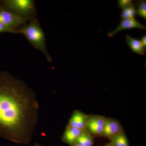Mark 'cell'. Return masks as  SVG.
I'll list each match as a JSON object with an SVG mask.
<instances>
[{"label":"cell","mask_w":146,"mask_h":146,"mask_svg":"<svg viewBox=\"0 0 146 146\" xmlns=\"http://www.w3.org/2000/svg\"><path fill=\"white\" fill-rule=\"evenodd\" d=\"M126 42L133 52L140 55H144L145 54L146 49L144 48L140 40L129 35H126Z\"/></svg>","instance_id":"obj_10"},{"label":"cell","mask_w":146,"mask_h":146,"mask_svg":"<svg viewBox=\"0 0 146 146\" xmlns=\"http://www.w3.org/2000/svg\"><path fill=\"white\" fill-rule=\"evenodd\" d=\"M117 1L118 7L123 9L133 3L134 1L133 0H119Z\"/></svg>","instance_id":"obj_15"},{"label":"cell","mask_w":146,"mask_h":146,"mask_svg":"<svg viewBox=\"0 0 146 146\" xmlns=\"http://www.w3.org/2000/svg\"><path fill=\"white\" fill-rule=\"evenodd\" d=\"M122 131L121 126L118 121L112 118H106L102 136L110 140Z\"/></svg>","instance_id":"obj_6"},{"label":"cell","mask_w":146,"mask_h":146,"mask_svg":"<svg viewBox=\"0 0 146 146\" xmlns=\"http://www.w3.org/2000/svg\"><path fill=\"white\" fill-rule=\"evenodd\" d=\"M39 106L34 91L23 80L0 72V136L29 145L38 120Z\"/></svg>","instance_id":"obj_1"},{"label":"cell","mask_w":146,"mask_h":146,"mask_svg":"<svg viewBox=\"0 0 146 146\" xmlns=\"http://www.w3.org/2000/svg\"><path fill=\"white\" fill-rule=\"evenodd\" d=\"M141 44L143 46L144 48L146 49V35L145 34L144 35L141 37Z\"/></svg>","instance_id":"obj_17"},{"label":"cell","mask_w":146,"mask_h":146,"mask_svg":"<svg viewBox=\"0 0 146 146\" xmlns=\"http://www.w3.org/2000/svg\"><path fill=\"white\" fill-rule=\"evenodd\" d=\"M8 33L18 34L17 32L13 31L8 29L0 22V33Z\"/></svg>","instance_id":"obj_16"},{"label":"cell","mask_w":146,"mask_h":146,"mask_svg":"<svg viewBox=\"0 0 146 146\" xmlns=\"http://www.w3.org/2000/svg\"><path fill=\"white\" fill-rule=\"evenodd\" d=\"M138 8L136 9V13L138 16L146 20V1H139L136 3Z\"/></svg>","instance_id":"obj_14"},{"label":"cell","mask_w":146,"mask_h":146,"mask_svg":"<svg viewBox=\"0 0 146 146\" xmlns=\"http://www.w3.org/2000/svg\"><path fill=\"white\" fill-rule=\"evenodd\" d=\"M138 29H146L145 26L141 24L136 19L133 20H122L119 25L112 31L108 33L110 37H113L119 32L124 30Z\"/></svg>","instance_id":"obj_7"},{"label":"cell","mask_w":146,"mask_h":146,"mask_svg":"<svg viewBox=\"0 0 146 146\" xmlns=\"http://www.w3.org/2000/svg\"><path fill=\"white\" fill-rule=\"evenodd\" d=\"M136 14V5L132 3L123 9L121 17L122 20H133L135 19Z\"/></svg>","instance_id":"obj_12"},{"label":"cell","mask_w":146,"mask_h":146,"mask_svg":"<svg viewBox=\"0 0 146 146\" xmlns=\"http://www.w3.org/2000/svg\"><path fill=\"white\" fill-rule=\"evenodd\" d=\"M88 116L83 112L76 110L73 112L67 126L76 128L81 130H85Z\"/></svg>","instance_id":"obj_8"},{"label":"cell","mask_w":146,"mask_h":146,"mask_svg":"<svg viewBox=\"0 0 146 146\" xmlns=\"http://www.w3.org/2000/svg\"><path fill=\"white\" fill-rule=\"evenodd\" d=\"M76 143L82 146H93L94 140L93 136L85 129L82 131Z\"/></svg>","instance_id":"obj_11"},{"label":"cell","mask_w":146,"mask_h":146,"mask_svg":"<svg viewBox=\"0 0 146 146\" xmlns=\"http://www.w3.org/2000/svg\"><path fill=\"white\" fill-rule=\"evenodd\" d=\"M0 22L8 29L20 34L19 29L27 23L15 14L0 7Z\"/></svg>","instance_id":"obj_4"},{"label":"cell","mask_w":146,"mask_h":146,"mask_svg":"<svg viewBox=\"0 0 146 146\" xmlns=\"http://www.w3.org/2000/svg\"><path fill=\"white\" fill-rule=\"evenodd\" d=\"M18 31L20 34L24 35L33 46L44 54L48 61H52L47 51L44 32L36 17L30 20Z\"/></svg>","instance_id":"obj_2"},{"label":"cell","mask_w":146,"mask_h":146,"mask_svg":"<svg viewBox=\"0 0 146 146\" xmlns=\"http://www.w3.org/2000/svg\"><path fill=\"white\" fill-rule=\"evenodd\" d=\"M104 146H113V145H112V143L110 142V143L106 144V145H105Z\"/></svg>","instance_id":"obj_18"},{"label":"cell","mask_w":146,"mask_h":146,"mask_svg":"<svg viewBox=\"0 0 146 146\" xmlns=\"http://www.w3.org/2000/svg\"><path fill=\"white\" fill-rule=\"evenodd\" d=\"M106 120L103 116L88 115L85 130L92 136H102Z\"/></svg>","instance_id":"obj_5"},{"label":"cell","mask_w":146,"mask_h":146,"mask_svg":"<svg viewBox=\"0 0 146 146\" xmlns=\"http://www.w3.org/2000/svg\"><path fill=\"white\" fill-rule=\"evenodd\" d=\"M82 146L80 145H79V144L76 143L74 145V146Z\"/></svg>","instance_id":"obj_20"},{"label":"cell","mask_w":146,"mask_h":146,"mask_svg":"<svg viewBox=\"0 0 146 146\" xmlns=\"http://www.w3.org/2000/svg\"><path fill=\"white\" fill-rule=\"evenodd\" d=\"M34 146H42L41 145H40V144L38 143H36L35 144Z\"/></svg>","instance_id":"obj_19"},{"label":"cell","mask_w":146,"mask_h":146,"mask_svg":"<svg viewBox=\"0 0 146 146\" xmlns=\"http://www.w3.org/2000/svg\"><path fill=\"white\" fill-rule=\"evenodd\" d=\"M82 131L76 128L67 126L62 136V141L70 146H73Z\"/></svg>","instance_id":"obj_9"},{"label":"cell","mask_w":146,"mask_h":146,"mask_svg":"<svg viewBox=\"0 0 146 146\" xmlns=\"http://www.w3.org/2000/svg\"><path fill=\"white\" fill-rule=\"evenodd\" d=\"M1 7L12 12L27 23L37 14L33 0H3L0 1Z\"/></svg>","instance_id":"obj_3"},{"label":"cell","mask_w":146,"mask_h":146,"mask_svg":"<svg viewBox=\"0 0 146 146\" xmlns=\"http://www.w3.org/2000/svg\"><path fill=\"white\" fill-rule=\"evenodd\" d=\"M0 7H1V5H0Z\"/></svg>","instance_id":"obj_21"},{"label":"cell","mask_w":146,"mask_h":146,"mask_svg":"<svg viewBox=\"0 0 146 146\" xmlns=\"http://www.w3.org/2000/svg\"><path fill=\"white\" fill-rule=\"evenodd\" d=\"M110 141L113 146H129L128 140L123 131L113 137Z\"/></svg>","instance_id":"obj_13"}]
</instances>
